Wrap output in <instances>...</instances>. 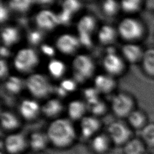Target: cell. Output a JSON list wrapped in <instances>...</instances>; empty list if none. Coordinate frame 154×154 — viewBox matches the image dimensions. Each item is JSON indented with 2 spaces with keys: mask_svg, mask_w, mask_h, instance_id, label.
<instances>
[{
  "mask_svg": "<svg viewBox=\"0 0 154 154\" xmlns=\"http://www.w3.org/2000/svg\"><path fill=\"white\" fill-rule=\"evenodd\" d=\"M2 145L8 154H21L28 145V139L21 133L12 132L4 138Z\"/></svg>",
  "mask_w": 154,
  "mask_h": 154,
  "instance_id": "ba28073f",
  "label": "cell"
},
{
  "mask_svg": "<svg viewBox=\"0 0 154 154\" xmlns=\"http://www.w3.org/2000/svg\"><path fill=\"white\" fill-rule=\"evenodd\" d=\"M80 46L81 43L78 37L70 33H64L59 35L55 41L56 48L66 55L75 53Z\"/></svg>",
  "mask_w": 154,
  "mask_h": 154,
  "instance_id": "9c48e42d",
  "label": "cell"
},
{
  "mask_svg": "<svg viewBox=\"0 0 154 154\" xmlns=\"http://www.w3.org/2000/svg\"><path fill=\"white\" fill-rule=\"evenodd\" d=\"M112 142L106 134L99 133L90 139L91 150L96 154H105L110 149Z\"/></svg>",
  "mask_w": 154,
  "mask_h": 154,
  "instance_id": "9a60e30c",
  "label": "cell"
},
{
  "mask_svg": "<svg viewBox=\"0 0 154 154\" xmlns=\"http://www.w3.org/2000/svg\"><path fill=\"white\" fill-rule=\"evenodd\" d=\"M43 154H45V153H43Z\"/></svg>",
  "mask_w": 154,
  "mask_h": 154,
  "instance_id": "bcb514c9",
  "label": "cell"
},
{
  "mask_svg": "<svg viewBox=\"0 0 154 154\" xmlns=\"http://www.w3.org/2000/svg\"><path fill=\"white\" fill-rule=\"evenodd\" d=\"M120 9V3L116 0H103L102 2V11L108 16L112 17L116 15Z\"/></svg>",
  "mask_w": 154,
  "mask_h": 154,
  "instance_id": "4dcf8cb0",
  "label": "cell"
},
{
  "mask_svg": "<svg viewBox=\"0 0 154 154\" xmlns=\"http://www.w3.org/2000/svg\"><path fill=\"white\" fill-rule=\"evenodd\" d=\"M96 27V19L91 15L82 16L78 21L76 28L78 34L91 35Z\"/></svg>",
  "mask_w": 154,
  "mask_h": 154,
  "instance_id": "603a6c76",
  "label": "cell"
},
{
  "mask_svg": "<svg viewBox=\"0 0 154 154\" xmlns=\"http://www.w3.org/2000/svg\"><path fill=\"white\" fill-rule=\"evenodd\" d=\"M122 52L124 58L129 63H134L141 60L144 52L138 45L135 43H127L122 48Z\"/></svg>",
  "mask_w": 154,
  "mask_h": 154,
  "instance_id": "ffe728a7",
  "label": "cell"
},
{
  "mask_svg": "<svg viewBox=\"0 0 154 154\" xmlns=\"http://www.w3.org/2000/svg\"><path fill=\"white\" fill-rule=\"evenodd\" d=\"M141 139L147 149H154V122H149L140 131Z\"/></svg>",
  "mask_w": 154,
  "mask_h": 154,
  "instance_id": "484cf974",
  "label": "cell"
},
{
  "mask_svg": "<svg viewBox=\"0 0 154 154\" xmlns=\"http://www.w3.org/2000/svg\"><path fill=\"white\" fill-rule=\"evenodd\" d=\"M48 70L52 77L59 78L65 73L66 66L62 61L57 59H52L48 63Z\"/></svg>",
  "mask_w": 154,
  "mask_h": 154,
  "instance_id": "4316f807",
  "label": "cell"
},
{
  "mask_svg": "<svg viewBox=\"0 0 154 154\" xmlns=\"http://www.w3.org/2000/svg\"><path fill=\"white\" fill-rule=\"evenodd\" d=\"M35 1H37L41 4H47V3L49 4L51 1H52V0H35Z\"/></svg>",
  "mask_w": 154,
  "mask_h": 154,
  "instance_id": "ee69618b",
  "label": "cell"
},
{
  "mask_svg": "<svg viewBox=\"0 0 154 154\" xmlns=\"http://www.w3.org/2000/svg\"><path fill=\"white\" fill-rule=\"evenodd\" d=\"M132 130L141 131L149 122L147 114L143 110L135 108L126 119Z\"/></svg>",
  "mask_w": 154,
  "mask_h": 154,
  "instance_id": "e0dca14e",
  "label": "cell"
},
{
  "mask_svg": "<svg viewBox=\"0 0 154 154\" xmlns=\"http://www.w3.org/2000/svg\"><path fill=\"white\" fill-rule=\"evenodd\" d=\"M147 149V146L140 137H133L123 146V153L146 154Z\"/></svg>",
  "mask_w": 154,
  "mask_h": 154,
  "instance_id": "7402d4cb",
  "label": "cell"
},
{
  "mask_svg": "<svg viewBox=\"0 0 154 154\" xmlns=\"http://www.w3.org/2000/svg\"><path fill=\"white\" fill-rule=\"evenodd\" d=\"M102 64L107 74L114 78L121 75L125 69L123 60L116 52H107L103 58Z\"/></svg>",
  "mask_w": 154,
  "mask_h": 154,
  "instance_id": "30bf717a",
  "label": "cell"
},
{
  "mask_svg": "<svg viewBox=\"0 0 154 154\" xmlns=\"http://www.w3.org/2000/svg\"><path fill=\"white\" fill-rule=\"evenodd\" d=\"M141 62L144 71L154 76V49H148L144 52Z\"/></svg>",
  "mask_w": 154,
  "mask_h": 154,
  "instance_id": "83f0119b",
  "label": "cell"
},
{
  "mask_svg": "<svg viewBox=\"0 0 154 154\" xmlns=\"http://www.w3.org/2000/svg\"><path fill=\"white\" fill-rule=\"evenodd\" d=\"M78 38L79 39L81 45L82 44L86 46H89L91 45L92 42H91V35L78 34Z\"/></svg>",
  "mask_w": 154,
  "mask_h": 154,
  "instance_id": "f35d334b",
  "label": "cell"
},
{
  "mask_svg": "<svg viewBox=\"0 0 154 154\" xmlns=\"http://www.w3.org/2000/svg\"><path fill=\"white\" fill-rule=\"evenodd\" d=\"M73 15V14H72L70 12L65 10L61 9V10L58 13H57L59 24H68L72 20Z\"/></svg>",
  "mask_w": 154,
  "mask_h": 154,
  "instance_id": "8d00e7d4",
  "label": "cell"
},
{
  "mask_svg": "<svg viewBox=\"0 0 154 154\" xmlns=\"http://www.w3.org/2000/svg\"><path fill=\"white\" fill-rule=\"evenodd\" d=\"M50 144L58 149L71 146L76 139V131L72 121L59 117L53 120L48 126L46 132Z\"/></svg>",
  "mask_w": 154,
  "mask_h": 154,
  "instance_id": "6da1fadb",
  "label": "cell"
},
{
  "mask_svg": "<svg viewBox=\"0 0 154 154\" xmlns=\"http://www.w3.org/2000/svg\"><path fill=\"white\" fill-rule=\"evenodd\" d=\"M1 127L5 131H16L20 125L19 117L9 111H2L1 114Z\"/></svg>",
  "mask_w": 154,
  "mask_h": 154,
  "instance_id": "d4e9b609",
  "label": "cell"
},
{
  "mask_svg": "<svg viewBox=\"0 0 154 154\" xmlns=\"http://www.w3.org/2000/svg\"><path fill=\"white\" fill-rule=\"evenodd\" d=\"M39 57L35 50L31 48L20 49L13 58L14 68L21 73L31 72L38 64Z\"/></svg>",
  "mask_w": 154,
  "mask_h": 154,
  "instance_id": "3957f363",
  "label": "cell"
},
{
  "mask_svg": "<svg viewBox=\"0 0 154 154\" xmlns=\"http://www.w3.org/2000/svg\"><path fill=\"white\" fill-rule=\"evenodd\" d=\"M49 143L46 133L40 131L33 132L30 134L28 139L29 147L32 150L37 152H40L45 150Z\"/></svg>",
  "mask_w": 154,
  "mask_h": 154,
  "instance_id": "d6986e66",
  "label": "cell"
},
{
  "mask_svg": "<svg viewBox=\"0 0 154 154\" xmlns=\"http://www.w3.org/2000/svg\"><path fill=\"white\" fill-rule=\"evenodd\" d=\"M35 0H8V6L11 10L19 13H25L34 4Z\"/></svg>",
  "mask_w": 154,
  "mask_h": 154,
  "instance_id": "f546056e",
  "label": "cell"
},
{
  "mask_svg": "<svg viewBox=\"0 0 154 154\" xmlns=\"http://www.w3.org/2000/svg\"><path fill=\"white\" fill-rule=\"evenodd\" d=\"M135 108L134 98L126 93H117L111 100V109L118 118L126 119Z\"/></svg>",
  "mask_w": 154,
  "mask_h": 154,
  "instance_id": "5b68a950",
  "label": "cell"
},
{
  "mask_svg": "<svg viewBox=\"0 0 154 154\" xmlns=\"http://www.w3.org/2000/svg\"><path fill=\"white\" fill-rule=\"evenodd\" d=\"M25 85L29 93L38 99L47 97L53 91V87L48 78L40 73L30 75L26 79Z\"/></svg>",
  "mask_w": 154,
  "mask_h": 154,
  "instance_id": "7a4b0ae2",
  "label": "cell"
},
{
  "mask_svg": "<svg viewBox=\"0 0 154 154\" xmlns=\"http://www.w3.org/2000/svg\"><path fill=\"white\" fill-rule=\"evenodd\" d=\"M117 31L122 38L128 41H134L142 35L143 28L141 23L136 19L127 17L120 22Z\"/></svg>",
  "mask_w": 154,
  "mask_h": 154,
  "instance_id": "52a82bcc",
  "label": "cell"
},
{
  "mask_svg": "<svg viewBox=\"0 0 154 154\" xmlns=\"http://www.w3.org/2000/svg\"><path fill=\"white\" fill-rule=\"evenodd\" d=\"M60 87L67 93L74 91L76 88V82L71 79H65L61 81Z\"/></svg>",
  "mask_w": 154,
  "mask_h": 154,
  "instance_id": "d590c367",
  "label": "cell"
},
{
  "mask_svg": "<svg viewBox=\"0 0 154 154\" xmlns=\"http://www.w3.org/2000/svg\"><path fill=\"white\" fill-rule=\"evenodd\" d=\"M88 107L92 112V115L97 117L103 115L106 112V105L105 103L100 99L96 103L88 106Z\"/></svg>",
  "mask_w": 154,
  "mask_h": 154,
  "instance_id": "e575fe53",
  "label": "cell"
},
{
  "mask_svg": "<svg viewBox=\"0 0 154 154\" xmlns=\"http://www.w3.org/2000/svg\"><path fill=\"white\" fill-rule=\"evenodd\" d=\"M41 49L43 54H45V55H46L47 56H49V57H52L55 54L54 49L52 46H51L48 45H46V44L43 45L42 46Z\"/></svg>",
  "mask_w": 154,
  "mask_h": 154,
  "instance_id": "b9f144b4",
  "label": "cell"
},
{
  "mask_svg": "<svg viewBox=\"0 0 154 154\" xmlns=\"http://www.w3.org/2000/svg\"><path fill=\"white\" fill-rule=\"evenodd\" d=\"M35 22L39 29L45 31L52 30L59 25L57 14L50 10L39 11L35 16Z\"/></svg>",
  "mask_w": 154,
  "mask_h": 154,
  "instance_id": "7c38bea8",
  "label": "cell"
},
{
  "mask_svg": "<svg viewBox=\"0 0 154 154\" xmlns=\"http://www.w3.org/2000/svg\"><path fill=\"white\" fill-rule=\"evenodd\" d=\"M87 104L78 99L71 100L67 106V114L71 121L81 120L87 111Z\"/></svg>",
  "mask_w": 154,
  "mask_h": 154,
  "instance_id": "ac0fdd59",
  "label": "cell"
},
{
  "mask_svg": "<svg viewBox=\"0 0 154 154\" xmlns=\"http://www.w3.org/2000/svg\"><path fill=\"white\" fill-rule=\"evenodd\" d=\"M9 16V11L8 9L4 6L2 4H1L0 7V19L1 22L2 23L3 22H5L8 17Z\"/></svg>",
  "mask_w": 154,
  "mask_h": 154,
  "instance_id": "ab89813d",
  "label": "cell"
},
{
  "mask_svg": "<svg viewBox=\"0 0 154 154\" xmlns=\"http://www.w3.org/2000/svg\"><path fill=\"white\" fill-rule=\"evenodd\" d=\"M99 94L100 93L94 87L93 88H87L84 90V97L88 106H90L100 100Z\"/></svg>",
  "mask_w": 154,
  "mask_h": 154,
  "instance_id": "836d02e7",
  "label": "cell"
},
{
  "mask_svg": "<svg viewBox=\"0 0 154 154\" xmlns=\"http://www.w3.org/2000/svg\"><path fill=\"white\" fill-rule=\"evenodd\" d=\"M117 29L109 25H103L99 29L97 38L99 42L103 45H111L114 43L117 37Z\"/></svg>",
  "mask_w": 154,
  "mask_h": 154,
  "instance_id": "44dd1931",
  "label": "cell"
},
{
  "mask_svg": "<svg viewBox=\"0 0 154 154\" xmlns=\"http://www.w3.org/2000/svg\"><path fill=\"white\" fill-rule=\"evenodd\" d=\"M64 106L61 101L57 98L48 100L41 106V112L47 118L53 120L59 118Z\"/></svg>",
  "mask_w": 154,
  "mask_h": 154,
  "instance_id": "5bb4252c",
  "label": "cell"
},
{
  "mask_svg": "<svg viewBox=\"0 0 154 154\" xmlns=\"http://www.w3.org/2000/svg\"><path fill=\"white\" fill-rule=\"evenodd\" d=\"M10 52L8 51V49H7V47L4 46H2L1 48V54L2 57H6L9 54Z\"/></svg>",
  "mask_w": 154,
  "mask_h": 154,
  "instance_id": "7bdbcfd3",
  "label": "cell"
},
{
  "mask_svg": "<svg viewBox=\"0 0 154 154\" xmlns=\"http://www.w3.org/2000/svg\"><path fill=\"white\" fill-rule=\"evenodd\" d=\"M24 83L23 81L17 76L8 77L5 82V88L10 93L13 94H17L19 93L23 87Z\"/></svg>",
  "mask_w": 154,
  "mask_h": 154,
  "instance_id": "f1b7e54d",
  "label": "cell"
},
{
  "mask_svg": "<svg viewBox=\"0 0 154 154\" xmlns=\"http://www.w3.org/2000/svg\"><path fill=\"white\" fill-rule=\"evenodd\" d=\"M0 66H1L0 75H1V78H3L5 77L8 73V66L7 64V62L3 59H1V60Z\"/></svg>",
  "mask_w": 154,
  "mask_h": 154,
  "instance_id": "60d3db41",
  "label": "cell"
},
{
  "mask_svg": "<svg viewBox=\"0 0 154 154\" xmlns=\"http://www.w3.org/2000/svg\"><path fill=\"white\" fill-rule=\"evenodd\" d=\"M1 154H4V153H3L2 152H1Z\"/></svg>",
  "mask_w": 154,
  "mask_h": 154,
  "instance_id": "f6af8a7d",
  "label": "cell"
},
{
  "mask_svg": "<svg viewBox=\"0 0 154 154\" xmlns=\"http://www.w3.org/2000/svg\"><path fill=\"white\" fill-rule=\"evenodd\" d=\"M1 37L4 46L9 47L18 42L20 38V32L17 28L13 26H8L2 29Z\"/></svg>",
  "mask_w": 154,
  "mask_h": 154,
  "instance_id": "cb8c5ba5",
  "label": "cell"
},
{
  "mask_svg": "<svg viewBox=\"0 0 154 154\" xmlns=\"http://www.w3.org/2000/svg\"><path fill=\"white\" fill-rule=\"evenodd\" d=\"M28 38L31 43L33 45L38 44L42 40V34L38 31H33L29 33Z\"/></svg>",
  "mask_w": 154,
  "mask_h": 154,
  "instance_id": "74e56055",
  "label": "cell"
},
{
  "mask_svg": "<svg viewBox=\"0 0 154 154\" xmlns=\"http://www.w3.org/2000/svg\"><path fill=\"white\" fill-rule=\"evenodd\" d=\"M101 123L99 119L93 115L85 116L79 121V132L85 139H91L99 134Z\"/></svg>",
  "mask_w": 154,
  "mask_h": 154,
  "instance_id": "8fae6325",
  "label": "cell"
},
{
  "mask_svg": "<svg viewBox=\"0 0 154 154\" xmlns=\"http://www.w3.org/2000/svg\"><path fill=\"white\" fill-rule=\"evenodd\" d=\"M142 0H121L120 8L126 13H134L139 10Z\"/></svg>",
  "mask_w": 154,
  "mask_h": 154,
  "instance_id": "1f68e13d",
  "label": "cell"
},
{
  "mask_svg": "<svg viewBox=\"0 0 154 154\" xmlns=\"http://www.w3.org/2000/svg\"><path fill=\"white\" fill-rule=\"evenodd\" d=\"M132 131L127 123L117 120L111 122L108 125L106 134L112 144L116 146H123L133 137Z\"/></svg>",
  "mask_w": 154,
  "mask_h": 154,
  "instance_id": "8992f818",
  "label": "cell"
},
{
  "mask_svg": "<svg viewBox=\"0 0 154 154\" xmlns=\"http://www.w3.org/2000/svg\"><path fill=\"white\" fill-rule=\"evenodd\" d=\"M19 112L23 119L32 121L35 120L41 112V106L35 100L26 99L20 103Z\"/></svg>",
  "mask_w": 154,
  "mask_h": 154,
  "instance_id": "4fadbf2b",
  "label": "cell"
},
{
  "mask_svg": "<svg viewBox=\"0 0 154 154\" xmlns=\"http://www.w3.org/2000/svg\"><path fill=\"white\" fill-rule=\"evenodd\" d=\"M74 76L78 82L84 81L91 78L95 70V64L92 58L85 54L76 55L72 62Z\"/></svg>",
  "mask_w": 154,
  "mask_h": 154,
  "instance_id": "277c9868",
  "label": "cell"
},
{
  "mask_svg": "<svg viewBox=\"0 0 154 154\" xmlns=\"http://www.w3.org/2000/svg\"><path fill=\"white\" fill-rule=\"evenodd\" d=\"M82 7L80 0H64L62 3V9L65 10L72 14L77 13Z\"/></svg>",
  "mask_w": 154,
  "mask_h": 154,
  "instance_id": "d6a6232c",
  "label": "cell"
},
{
  "mask_svg": "<svg viewBox=\"0 0 154 154\" xmlns=\"http://www.w3.org/2000/svg\"><path fill=\"white\" fill-rule=\"evenodd\" d=\"M94 87L100 93L108 94L116 88L117 82L114 77L108 74H100L94 78Z\"/></svg>",
  "mask_w": 154,
  "mask_h": 154,
  "instance_id": "2e32d148",
  "label": "cell"
}]
</instances>
